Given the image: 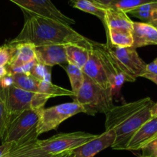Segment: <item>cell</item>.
I'll list each match as a JSON object with an SVG mask.
<instances>
[{
  "label": "cell",
  "instance_id": "1",
  "mask_svg": "<svg viewBox=\"0 0 157 157\" xmlns=\"http://www.w3.org/2000/svg\"><path fill=\"white\" fill-rule=\"evenodd\" d=\"M25 21L20 33L9 41V44L32 43L34 45L44 44H84L88 38L81 35L70 25L38 15L23 12Z\"/></svg>",
  "mask_w": 157,
  "mask_h": 157
},
{
  "label": "cell",
  "instance_id": "2",
  "mask_svg": "<svg viewBox=\"0 0 157 157\" xmlns=\"http://www.w3.org/2000/svg\"><path fill=\"white\" fill-rule=\"evenodd\" d=\"M73 99L83 107L84 113L90 116L106 114L115 106L112 90H105L86 75L82 87Z\"/></svg>",
  "mask_w": 157,
  "mask_h": 157
},
{
  "label": "cell",
  "instance_id": "3",
  "mask_svg": "<svg viewBox=\"0 0 157 157\" xmlns=\"http://www.w3.org/2000/svg\"><path fill=\"white\" fill-rule=\"evenodd\" d=\"M41 110L28 109L8 125L2 141L23 144L38 140L37 126Z\"/></svg>",
  "mask_w": 157,
  "mask_h": 157
},
{
  "label": "cell",
  "instance_id": "4",
  "mask_svg": "<svg viewBox=\"0 0 157 157\" xmlns=\"http://www.w3.org/2000/svg\"><path fill=\"white\" fill-rule=\"evenodd\" d=\"M98 135L81 131L58 133L46 140H38V144L46 153L57 155L74 151L78 147L93 140Z\"/></svg>",
  "mask_w": 157,
  "mask_h": 157
},
{
  "label": "cell",
  "instance_id": "5",
  "mask_svg": "<svg viewBox=\"0 0 157 157\" xmlns=\"http://www.w3.org/2000/svg\"><path fill=\"white\" fill-rule=\"evenodd\" d=\"M80 113H84V109L75 101L43 108L40 113L37 133L39 136L46 132L57 130L64 121Z\"/></svg>",
  "mask_w": 157,
  "mask_h": 157
},
{
  "label": "cell",
  "instance_id": "6",
  "mask_svg": "<svg viewBox=\"0 0 157 157\" xmlns=\"http://www.w3.org/2000/svg\"><path fill=\"white\" fill-rule=\"evenodd\" d=\"M90 44L94 49L103 68L105 71L112 86L113 96L119 93L123 84L125 82H133L120 67L114 55L110 52L107 44L90 41Z\"/></svg>",
  "mask_w": 157,
  "mask_h": 157
},
{
  "label": "cell",
  "instance_id": "7",
  "mask_svg": "<svg viewBox=\"0 0 157 157\" xmlns=\"http://www.w3.org/2000/svg\"><path fill=\"white\" fill-rule=\"evenodd\" d=\"M153 104V102L146 106L113 130L115 138L111 146L112 149L116 150H126L127 144L135 133L145 123L153 117L150 111Z\"/></svg>",
  "mask_w": 157,
  "mask_h": 157
},
{
  "label": "cell",
  "instance_id": "8",
  "mask_svg": "<svg viewBox=\"0 0 157 157\" xmlns=\"http://www.w3.org/2000/svg\"><path fill=\"white\" fill-rule=\"evenodd\" d=\"M17 5L22 12L55 20L67 25L75 24L73 18L63 14L51 0H9Z\"/></svg>",
  "mask_w": 157,
  "mask_h": 157
},
{
  "label": "cell",
  "instance_id": "9",
  "mask_svg": "<svg viewBox=\"0 0 157 157\" xmlns=\"http://www.w3.org/2000/svg\"><path fill=\"white\" fill-rule=\"evenodd\" d=\"M116 58L123 71L133 81L146 74L147 64L133 47L118 48L106 43Z\"/></svg>",
  "mask_w": 157,
  "mask_h": 157
},
{
  "label": "cell",
  "instance_id": "10",
  "mask_svg": "<svg viewBox=\"0 0 157 157\" xmlns=\"http://www.w3.org/2000/svg\"><path fill=\"white\" fill-rule=\"evenodd\" d=\"M6 101L8 125L23 111L32 108V103L35 93L11 86L2 89Z\"/></svg>",
  "mask_w": 157,
  "mask_h": 157
},
{
  "label": "cell",
  "instance_id": "11",
  "mask_svg": "<svg viewBox=\"0 0 157 157\" xmlns=\"http://www.w3.org/2000/svg\"><path fill=\"white\" fill-rule=\"evenodd\" d=\"M153 102L150 98H144L121 106H114L105 114V131L113 130L126 120Z\"/></svg>",
  "mask_w": 157,
  "mask_h": 157
},
{
  "label": "cell",
  "instance_id": "12",
  "mask_svg": "<svg viewBox=\"0 0 157 157\" xmlns=\"http://www.w3.org/2000/svg\"><path fill=\"white\" fill-rule=\"evenodd\" d=\"M61 96H68L73 98L75 94L71 90L55 85L52 81H39L38 92L35 93L32 100V109L42 110L49 99Z\"/></svg>",
  "mask_w": 157,
  "mask_h": 157
},
{
  "label": "cell",
  "instance_id": "13",
  "mask_svg": "<svg viewBox=\"0 0 157 157\" xmlns=\"http://www.w3.org/2000/svg\"><path fill=\"white\" fill-rule=\"evenodd\" d=\"M65 45L52 44L36 46L35 55L37 61L52 67L55 65H65L67 64Z\"/></svg>",
  "mask_w": 157,
  "mask_h": 157
},
{
  "label": "cell",
  "instance_id": "14",
  "mask_svg": "<svg viewBox=\"0 0 157 157\" xmlns=\"http://www.w3.org/2000/svg\"><path fill=\"white\" fill-rule=\"evenodd\" d=\"M90 41L89 42L90 47V53L89 58L85 65L82 67V71L84 75L88 77L90 79L98 85L101 86L105 90H112V86L110 82L108 77L106 74L105 71L103 68L102 64L95 52L94 49L90 44ZM113 91V90H112Z\"/></svg>",
  "mask_w": 157,
  "mask_h": 157
},
{
  "label": "cell",
  "instance_id": "15",
  "mask_svg": "<svg viewBox=\"0 0 157 157\" xmlns=\"http://www.w3.org/2000/svg\"><path fill=\"white\" fill-rule=\"evenodd\" d=\"M114 138L113 130L104 131L101 134H98L93 140L74 150L75 157H94L105 149L111 147Z\"/></svg>",
  "mask_w": 157,
  "mask_h": 157
},
{
  "label": "cell",
  "instance_id": "16",
  "mask_svg": "<svg viewBox=\"0 0 157 157\" xmlns=\"http://www.w3.org/2000/svg\"><path fill=\"white\" fill-rule=\"evenodd\" d=\"M157 139V117H153L140 128L131 138L126 150H142L152 141Z\"/></svg>",
  "mask_w": 157,
  "mask_h": 157
},
{
  "label": "cell",
  "instance_id": "17",
  "mask_svg": "<svg viewBox=\"0 0 157 157\" xmlns=\"http://www.w3.org/2000/svg\"><path fill=\"white\" fill-rule=\"evenodd\" d=\"M133 44L134 48L147 45H157V29L152 25L144 22L133 21Z\"/></svg>",
  "mask_w": 157,
  "mask_h": 157
},
{
  "label": "cell",
  "instance_id": "18",
  "mask_svg": "<svg viewBox=\"0 0 157 157\" xmlns=\"http://www.w3.org/2000/svg\"><path fill=\"white\" fill-rule=\"evenodd\" d=\"M105 30L107 29H122L133 32V21L128 15L120 9L107 8L105 9V17L103 23Z\"/></svg>",
  "mask_w": 157,
  "mask_h": 157
},
{
  "label": "cell",
  "instance_id": "19",
  "mask_svg": "<svg viewBox=\"0 0 157 157\" xmlns=\"http://www.w3.org/2000/svg\"><path fill=\"white\" fill-rule=\"evenodd\" d=\"M38 140L28 142L23 144H14L10 151L4 157H61L66 153L57 155L49 154L40 148L38 144Z\"/></svg>",
  "mask_w": 157,
  "mask_h": 157
},
{
  "label": "cell",
  "instance_id": "20",
  "mask_svg": "<svg viewBox=\"0 0 157 157\" xmlns=\"http://www.w3.org/2000/svg\"><path fill=\"white\" fill-rule=\"evenodd\" d=\"M15 45V52L6 66L7 70L15 68L31 62L36 58L35 46L32 43H18Z\"/></svg>",
  "mask_w": 157,
  "mask_h": 157
},
{
  "label": "cell",
  "instance_id": "21",
  "mask_svg": "<svg viewBox=\"0 0 157 157\" xmlns=\"http://www.w3.org/2000/svg\"><path fill=\"white\" fill-rule=\"evenodd\" d=\"M90 39L84 44H67L65 45L67 64L77 66L82 69L89 58Z\"/></svg>",
  "mask_w": 157,
  "mask_h": 157
},
{
  "label": "cell",
  "instance_id": "22",
  "mask_svg": "<svg viewBox=\"0 0 157 157\" xmlns=\"http://www.w3.org/2000/svg\"><path fill=\"white\" fill-rule=\"evenodd\" d=\"M107 44L118 48L132 47L133 44L132 32L122 29H107Z\"/></svg>",
  "mask_w": 157,
  "mask_h": 157
},
{
  "label": "cell",
  "instance_id": "23",
  "mask_svg": "<svg viewBox=\"0 0 157 157\" xmlns=\"http://www.w3.org/2000/svg\"><path fill=\"white\" fill-rule=\"evenodd\" d=\"M128 14L139 18L142 22L155 26L157 24V2L143 5Z\"/></svg>",
  "mask_w": 157,
  "mask_h": 157
},
{
  "label": "cell",
  "instance_id": "24",
  "mask_svg": "<svg viewBox=\"0 0 157 157\" xmlns=\"http://www.w3.org/2000/svg\"><path fill=\"white\" fill-rule=\"evenodd\" d=\"M157 0H108L107 4L103 8L104 9L107 8L120 9L125 13L147 3L156 2Z\"/></svg>",
  "mask_w": 157,
  "mask_h": 157
},
{
  "label": "cell",
  "instance_id": "25",
  "mask_svg": "<svg viewBox=\"0 0 157 157\" xmlns=\"http://www.w3.org/2000/svg\"><path fill=\"white\" fill-rule=\"evenodd\" d=\"M13 86L27 91L37 93L38 82L30 74H12Z\"/></svg>",
  "mask_w": 157,
  "mask_h": 157
},
{
  "label": "cell",
  "instance_id": "26",
  "mask_svg": "<svg viewBox=\"0 0 157 157\" xmlns=\"http://www.w3.org/2000/svg\"><path fill=\"white\" fill-rule=\"evenodd\" d=\"M63 67L67 72L71 86V91L75 96L84 84V75L82 71V69L70 64H65Z\"/></svg>",
  "mask_w": 157,
  "mask_h": 157
},
{
  "label": "cell",
  "instance_id": "27",
  "mask_svg": "<svg viewBox=\"0 0 157 157\" xmlns=\"http://www.w3.org/2000/svg\"><path fill=\"white\" fill-rule=\"evenodd\" d=\"M68 4L75 9L95 15L102 21V23H104V17H105V9L97 6L93 2L90 0H75L69 2Z\"/></svg>",
  "mask_w": 157,
  "mask_h": 157
},
{
  "label": "cell",
  "instance_id": "28",
  "mask_svg": "<svg viewBox=\"0 0 157 157\" xmlns=\"http://www.w3.org/2000/svg\"><path fill=\"white\" fill-rule=\"evenodd\" d=\"M30 75L38 81H52V67L38 61L32 67Z\"/></svg>",
  "mask_w": 157,
  "mask_h": 157
},
{
  "label": "cell",
  "instance_id": "29",
  "mask_svg": "<svg viewBox=\"0 0 157 157\" xmlns=\"http://www.w3.org/2000/svg\"><path fill=\"white\" fill-rule=\"evenodd\" d=\"M8 127V117L6 112V101L2 89L0 88V140H2Z\"/></svg>",
  "mask_w": 157,
  "mask_h": 157
},
{
  "label": "cell",
  "instance_id": "30",
  "mask_svg": "<svg viewBox=\"0 0 157 157\" xmlns=\"http://www.w3.org/2000/svg\"><path fill=\"white\" fill-rule=\"evenodd\" d=\"M15 50L14 44L6 43L2 45V48L0 52V67H6L9 64Z\"/></svg>",
  "mask_w": 157,
  "mask_h": 157
},
{
  "label": "cell",
  "instance_id": "31",
  "mask_svg": "<svg viewBox=\"0 0 157 157\" xmlns=\"http://www.w3.org/2000/svg\"><path fill=\"white\" fill-rule=\"evenodd\" d=\"M141 150L142 155L139 157H157V139L152 141Z\"/></svg>",
  "mask_w": 157,
  "mask_h": 157
},
{
  "label": "cell",
  "instance_id": "32",
  "mask_svg": "<svg viewBox=\"0 0 157 157\" xmlns=\"http://www.w3.org/2000/svg\"><path fill=\"white\" fill-rule=\"evenodd\" d=\"M37 62H38V61H37V59L35 58V60L32 61L31 62L24 64V65H21V66H20V67H15V68L9 69V70H8V73H10V74H30L32 67H34V65H35Z\"/></svg>",
  "mask_w": 157,
  "mask_h": 157
},
{
  "label": "cell",
  "instance_id": "33",
  "mask_svg": "<svg viewBox=\"0 0 157 157\" xmlns=\"http://www.w3.org/2000/svg\"><path fill=\"white\" fill-rule=\"evenodd\" d=\"M11 86H13V78L12 74L8 73L0 80V88L6 89Z\"/></svg>",
  "mask_w": 157,
  "mask_h": 157
},
{
  "label": "cell",
  "instance_id": "34",
  "mask_svg": "<svg viewBox=\"0 0 157 157\" xmlns=\"http://www.w3.org/2000/svg\"><path fill=\"white\" fill-rule=\"evenodd\" d=\"M13 143H2L0 145V157H4L13 147Z\"/></svg>",
  "mask_w": 157,
  "mask_h": 157
},
{
  "label": "cell",
  "instance_id": "35",
  "mask_svg": "<svg viewBox=\"0 0 157 157\" xmlns=\"http://www.w3.org/2000/svg\"><path fill=\"white\" fill-rule=\"evenodd\" d=\"M146 74H150V75H157V64L153 61L152 63L147 64L146 68Z\"/></svg>",
  "mask_w": 157,
  "mask_h": 157
},
{
  "label": "cell",
  "instance_id": "36",
  "mask_svg": "<svg viewBox=\"0 0 157 157\" xmlns=\"http://www.w3.org/2000/svg\"><path fill=\"white\" fill-rule=\"evenodd\" d=\"M72 1H75V0H67L68 3L71 2H72ZM90 1L93 2L97 6H98V7L103 9V8L104 7V6L107 4V2H108V0H90Z\"/></svg>",
  "mask_w": 157,
  "mask_h": 157
},
{
  "label": "cell",
  "instance_id": "37",
  "mask_svg": "<svg viewBox=\"0 0 157 157\" xmlns=\"http://www.w3.org/2000/svg\"><path fill=\"white\" fill-rule=\"evenodd\" d=\"M143 78H147V79L150 80V81H153V83H155L157 85V75H150V74H145V75L143 76Z\"/></svg>",
  "mask_w": 157,
  "mask_h": 157
},
{
  "label": "cell",
  "instance_id": "38",
  "mask_svg": "<svg viewBox=\"0 0 157 157\" xmlns=\"http://www.w3.org/2000/svg\"><path fill=\"white\" fill-rule=\"evenodd\" d=\"M150 111H151L152 117H157V102L153 103V104L151 107V109H150Z\"/></svg>",
  "mask_w": 157,
  "mask_h": 157
},
{
  "label": "cell",
  "instance_id": "39",
  "mask_svg": "<svg viewBox=\"0 0 157 157\" xmlns=\"http://www.w3.org/2000/svg\"><path fill=\"white\" fill-rule=\"evenodd\" d=\"M8 74V70L6 67H0V80L3 78L4 76H6Z\"/></svg>",
  "mask_w": 157,
  "mask_h": 157
},
{
  "label": "cell",
  "instance_id": "40",
  "mask_svg": "<svg viewBox=\"0 0 157 157\" xmlns=\"http://www.w3.org/2000/svg\"><path fill=\"white\" fill-rule=\"evenodd\" d=\"M61 157H75V153H74L73 151L67 152V153H66L64 156Z\"/></svg>",
  "mask_w": 157,
  "mask_h": 157
},
{
  "label": "cell",
  "instance_id": "41",
  "mask_svg": "<svg viewBox=\"0 0 157 157\" xmlns=\"http://www.w3.org/2000/svg\"><path fill=\"white\" fill-rule=\"evenodd\" d=\"M154 61V62H155V63H156V64H157V58H156V59H155V60H154V61Z\"/></svg>",
  "mask_w": 157,
  "mask_h": 157
},
{
  "label": "cell",
  "instance_id": "42",
  "mask_svg": "<svg viewBox=\"0 0 157 157\" xmlns=\"http://www.w3.org/2000/svg\"><path fill=\"white\" fill-rule=\"evenodd\" d=\"M2 48V46H0V52H1Z\"/></svg>",
  "mask_w": 157,
  "mask_h": 157
},
{
  "label": "cell",
  "instance_id": "43",
  "mask_svg": "<svg viewBox=\"0 0 157 157\" xmlns=\"http://www.w3.org/2000/svg\"><path fill=\"white\" fill-rule=\"evenodd\" d=\"M155 27H156V29H157V24L156 25H155Z\"/></svg>",
  "mask_w": 157,
  "mask_h": 157
}]
</instances>
